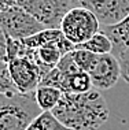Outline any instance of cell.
<instances>
[{
    "mask_svg": "<svg viewBox=\"0 0 129 130\" xmlns=\"http://www.w3.org/2000/svg\"><path fill=\"white\" fill-rule=\"evenodd\" d=\"M61 31L71 44L77 47L99 33L100 23L91 11L81 7H73L62 19Z\"/></svg>",
    "mask_w": 129,
    "mask_h": 130,
    "instance_id": "3",
    "label": "cell"
},
{
    "mask_svg": "<svg viewBox=\"0 0 129 130\" xmlns=\"http://www.w3.org/2000/svg\"><path fill=\"white\" fill-rule=\"evenodd\" d=\"M114 56L117 58L118 64H120L121 78L129 85V45L124 50L118 51L117 54H114Z\"/></svg>",
    "mask_w": 129,
    "mask_h": 130,
    "instance_id": "16",
    "label": "cell"
},
{
    "mask_svg": "<svg viewBox=\"0 0 129 130\" xmlns=\"http://www.w3.org/2000/svg\"><path fill=\"white\" fill-rule=\"evenodd\" d=\"M18 89L14 85L7 63H0V96H14L18 94Z\"/></svg>",
    "mask_w": 129,
    "mask_h": 130,
    "instance_id": "15",
    "label": "cell"
},
{
    "mask_svg": "<svg viewBox=\"0 0 129 130\" xmlns=\"http://www.w3.org/2000/svg\"><path fill=\"white\" fill-rule=\"evenodd\" d=\"M62 40H63V38H62ZM61 41H59V43H52V44L44 45V47H41L37 50V55H39L40 62L43 63L44 66H47L48 69L56 67V64L62 59V56H63L61 48H59Z\"/></svg>",
    "mask_w": 129,
    "mask_h": 130,
    "instance_id": "14",
    "label": "cell"
},
{
    "mask_svg": "<svg viewBox=\"0 0 129 130\" xmlns=\"http://www.w3.org/2000/svg\"><path fill=\"white\" fill-rule=\"evenodd\" d=\"M71 6L91 11L100 26L117 25L129 15V0H71Z\"/></svg>",
    "mask_w": 129,
    "mask_h": 130,
    "instance_id": "6",
    "label": "cell"
},
{
    "mask_svg": "<svg viewBox=\"0 0 129 130\" xmlns=\"http://www.w3.org/2000/svg\"><path fill=\"white\" fill-rule=\"evenodd\" d=\"M76 50H85L95 55H106V54H113L114 45L106 34L99 31L93 37H91L87 43L77 45Z\"/></svg>",
    "mask_w": 129,
    "mask_h": 130,
    "instance_id": "11",
    "label": "cell"
},
{
    "mask_svg": "<svg viewBox=\"0 0 129 130\" xmlns=\"http://www.w3.org/2000/svg\"><path fill=\"white\" fill-rule=\"evenodd\" d=\"M10 75L19 93H33L40 86L44 73L41 69L27 58H15L7 62Z\"/></svg>",
    "mask_w": 129,
    "mask_h": 130,
    "instance_id": "8",
    "label": "cell"
},
{
    "mask_svg": "<svg viewBox=\"0 0 129 130\" xmlns=\"http://www.w3.org/2000/svg\"><path fill=\"white\" fill-rule=\"evenodd\" d=\"M100 31L106 34L113 43L114 45L113 55L117 54L118 51L124 50L129 45V15L117 25L100 26Z\"/></svg>",
    "mask_w": 129,
    "mask_h": 130,
    "instance_id": "9",
    "label": "cell"
},
{
    "mask_svg": "<svg viewBox=\"0 0 129 130\" xmlns=\"http://www.w3.org/2000/svg\"><path fill=\"white\" fill-rule=\"evenodd\" d=\"M18 4V0H0V12Z\"/></svg>",
    "mask_w": 129,
    "mask_h": 130,
    "instance_id": "18",
    "label": "cell"
},
{
    "mask_svg": "<svg viewBox=\"0 0 129 130\" xmlns=\"http://www.w3.org/2000/svg\"><path fill=\"white\" fill-rule=\"evenodd\" d=\"M0 29L6 37L11 40L23 41L26 38L40 33L45 27L39 23L25 10L15 6L0 12Z\"/></svg>",
    "mask_w": 129,
    "mask_h": 130,
    "instance_id": "5",
    "label": "cell"
},
{
    "mask_svg": "<svg viewBox=\"0 0 129 130\" xmlns=\"http://www.w3.org/2000/svg\"><path fill=\"white\" fill-rule=\"evenodd\" d=\"M62 93L59 89L52 86H39L34 90V99L39 105V108L43 112L45 111H52L61 101Z\"/></svg>",
    "mask_w": 129,
    "mask_h": 130,
    "instance_id": "10",
    "label": "cell"
},
{
    "mask_svg": "<svg viewBox=\"0 0 129 130\" xmlns=\"http://www.w3.org/2000/svg\"><path fill=\"white\" fill-rule=\"evenodd\" d=\"M65 36L62 34L61 29H44L40 33L34 34V36L23 40L22 43L27 48H33V50H39L44 45L52 44V43H59Z\"/></svg>",
    "mask_w": 129,
    "mask_h": 130,
    "instance_id": "12",
    "label": "cell"
},
{
    "mask_svg": "<svg viewBox=\"0 0 129 130\" xmlns=\"http://www.w3.org/2000/svg\"><path fill=\"white\" fill-rule=\"evenodd\" d=\"M0 63H7V37L0 29Z\"/></svg>",
    "mask_w": 129,
    "mask_h": 130,
    "instance_id": "17",
    "label": "cell"
},
{
    "mask_svg": "<svg viewBox=\"0 0 129 130\" xmlns=\"http://www.w3.org/2000/svg\"><path fill=\"white\" fill-rule=\"evenodd\" d=\"M87 73L92 81L93 88L99 92L111 89L121 78L120 64L113 54L95 55Z\"/></svg>",
    "mask_w": 129,
    "mask_h": 130,
    "instance_id": "7",
    "label": "cell"
},
{
    "mask_svg": "<svg viewBox=\"0 0 129 130\" xmlns=\"http://www.w3.org/2000/svg\"><path fill=\"white\" fill-rule=\"evenodd\" d=\"M18 7L32 15L45 29H61L63 17L71 6V0H18Z\"/></svg>",
    "mask_w": 129,
    "mask_h": 130,
    "instance_id": "4",
    "label": "cell"
},
{
    "mask_svg": "<svg viewBox=\"0 0 129 130\" xmlns=\"http://www.w3.org/2000/svg\"><path fill=\"white\" fill-rule=\"evenodd\" d=\"M33 93L0 96V130H26L41 114Z\"/></svg>",
    "mask_w": 129,
    "mask_h": 130,
    "instance_id": "2",
    "label": "cell"
},
{
    "mask_svg": "<svg viewBox=\"0 0 129 130\" xmlns=\"http://www.w3.org/2000/svg\"><path fill=\"white\" fill-rule=\"evenodd\" d=\"M51 112L70 130H97L110 117L109 105L95 88L85 93H63Z\"/></svg>",
    "mask_w": 129,
    "mask_h": 130,
    "instance_id": "1",
    "label": "cell"
},
{
    "mask_svg": "<svg viewBox=\"0 0 129 130\" xmlns=\"http://www.w3.org/2000/svg\"><path fill=\"white\" fill-rule=\"evenodd\" d=\"M26 130H70V129L65 127L54 117L52 112L45 111V112H41L40 115H37L32 121V123L26 127Z\"/></svg>",
    "mask_w": 129,
    "mask_h": 130,
    "instance_id": "13",
    "label": "cell"
}]
</instances>
